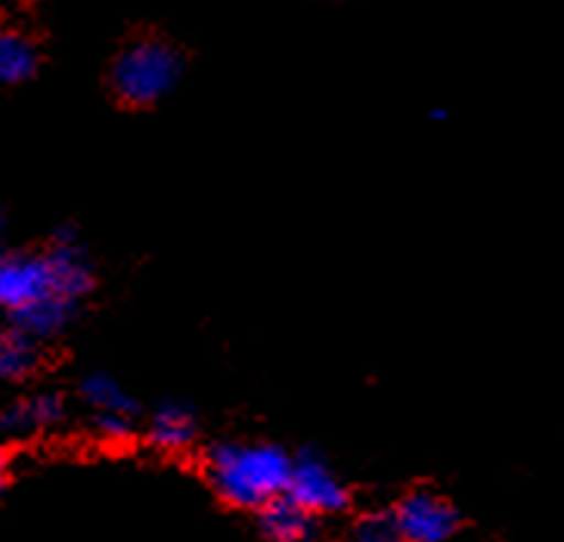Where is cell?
Here are the masks:
<instances>
[{
  "label": "cell",
  "instance_id": "cell-6",
  "mask_svg": "<svg viewBox=\"0 0 564 542\" xmlns=\"http://www.w3.org/2000/svg\"><path fill=\"white\" fill-rule=\"evenodd\" d=\"M82 397L90 410L97 412V427L109 437H124L131 431L133 397L118 384L116 378L87 376L82 381Z\"/></svg>",
  "mask_w": 564,
  "mask_h": 542
},
{
  "label": "cell",
  "instance_id": "cell-5",
  "mask_svg": "<svg viewBox=\"0 0 564 542\" xmlns=\"http://www.w3.org/2000/svg\"><path fill=\"white\" fill-rule=\"evenodd\" d=\"M394 527H398V540L444 542L459 530V514L441 496L413 494L394 511Z\"/></svg>",
  "mask_w": 564,
  "mask_h": 542
},
{
  "label": "cell",
  "instance_id": "cell-3",
  "mask_svg": "<svg viewBox=\"0 0 564 542\" xmlns=\"http://www.w3.org/2000/svg\"><path fill=\"white\" fill-rule=\"evenodd\" d=\"M181 75V53L165 41L147 37L121 50L112 68V84L128 106H152L177 87Z\"/></svg>",
  "mask_w": 564,
  "mask_h": 542
},
{
  "label": "cell",
  "instance_id": "cell-7",
  "mask_svg": "<svg viewBox=\"0 0 564 542\" xmlns=\"http://www.w3.org/2000/svg\"><path fill=\"white\" fill-rule=\"evenodd\" d=\"M254 511H258V524H261V533L267 540L299 542L314 533V514H307L299 502H292L285 494L270 499Z\"/></svg>",
  "mask_w": 564,
  "mask_h": 542
},
{
  "label": "cell",
  "instance_id": "cell-9",
  "mask_svg": "<svg viewBox=\"0 0 564 542\" xmlns=\"http://www.w3.org/2000/svg\"><path fill=\"white\" fill-rule=\"evenodd\" d=\"M196 431L199 427H196L193 412L183 410V406H162L152 415L150 441L165 453H181L196 441Z\"/></svg>",
  "mask_w": 564,
  "mask_h": 542
},
{
  "label": "cell",
  "instance_id": "cell-14",
  "mask_svg": "<svg viewBox=\"0 0 564 542\" xmlns=\"http://www.w3.org/2000/svg\"><path fill=\"white\" fill-rule=\"evenodd\" d=\"M0 254H3V217H0Z\"/></svg>",
  "mask_w": 564,
  "mask_h": 542
},
{
  "label": "cell",
  "instance_id": "cell-4",
  "mask_svg": "<svg viewBox=\"0 0 564 542\" xmlns=\"http://www.w3.org/2000/svg\"><path fill=\"white\" fill-rule=\"evenodd\" d=\"M285 496L292 502H299L307 514H335L348 506V490L345 484L335 477V471L316 456L292 462Z\"/></svg>",
  "mask_w": 564,
  "mask_h": 542
},
{
  "label": "cell",
  "instance_id": "cell-11",
  "mask_svg": "<svg viewBox=\"0 0 564 542\" xmlns=\"http://www.w3.org/2000/svg\"><path fill=\"white\" fill-rule=\"evenodd\" d=\"M37 68L32 41L19 32H0V84L29 82Z\"/></svg>",
  "mask_w": 564,
  "mask_h": 542
},
{
  "label": "cell",
  "instance_id": "cell-12",
  "mask_svg": "<svg viewBox=\"0 0 564 542\" xmlns=\"http://www.w3.org/2000/svg\"><path fill=\"white\" fill-rule=\"evenodd\" d=\"M357 536L366 542H391L398 540V527H394V514H384V511H376V514H366L364 521L357 524Z\"/></svg>",
  "mask_w": 564,
  "mask_h": 542
},
{
  "label": "cell",
  "instance_id": "cell-10",
  "mask_svg": "<svg viewBox=\"0 0 564 542\" xmlns=\"http://www.w3.org/2000/svg\"><path fill=\"white\" fill-rule=\"evenodd\" d=\"M37 369V347L32 335L22 329L0 335V381H19Z\"/></svg>",
  "mask_w": 564,
  "mask_h": 542
},
{
  "label": "cell",
  "instance_id": "cell-15",
  "mask_svg": "<svg viewBox=\"0 0 564 542\" xmlns=\"http://www.w3.org/2000/svg\"><path fill=\"white\" fill-rule=\"evenodd\" d=\"M0 490H3V475H0Z\"/></svg>",
  "mask_w": 564,
  "mask_h": 542
},
{
  "label": "cell",
  "instance_id": "cell-13",
  "mask_svg": "<svg viewBox=\"0 0 564 542\" xmlns=\"http://www.w3.org/2000/svg\"><path fill=\"white\" fill-rule=\"evenodd\" d=\"M3 468H7V456H3V449H0V475H3Z\"/></svg>",
  "mask_w": 564,
  "mask_h": 542
},
{
  "label": "cell",
  "instance_id": "cell-8",
  "mask_svg": "<svg viewBox=\"0 0 564 542\" xmlns=\"http://www.w3.org/2000/svg\"><path fill=\"white\" fill-rule=\"evenodd\" d=\"M63 419V400L56 394H41L13 403L0 412V427L7 434H29L37 427H51Z\"/></svg>",
  "mask_w": 564,
  "mask_h": 542
},
{
  "label": "cell",
  "instance_id": "cell-2",
  "mask_svg": "<svg viewBox=\"0 0 564 542\" xmlns=\"http://www.w3.org/2000/svg\"><path fill=\"white\" fill-rule=\"evenodd\" d=\"M289 471V453L273 444H220L208 456L215 494L236 509H261L285 494Z\"/></svg>",
  "mask_w": 564,
  "mask_h": 542
},
{
  "label": "cell",
  "instance_id": "cell-1",
  "mask_svg": "<svg viewBox=\"0 0 564 542\" xmlns=\"http://www.w3.org/2000/svg\"><path fill=\"white\" fill-rule=\"evenodd\" d=\"M90 289L94 270L68 232L47 254H0V307L34 342L66 329Z\"/></svg>",
  "mask_w": 564,
  "mask_h": 542
}]
</instances>
